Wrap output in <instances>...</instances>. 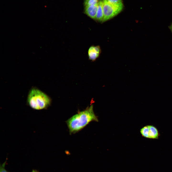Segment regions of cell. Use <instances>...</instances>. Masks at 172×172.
Listing matches in <instances>:
<instances>
[{
  "instance_id": "cell-1",
  "label": "cell",
  "mask_w": 172,
  "mask_h": 172,
  "mask_svg": "<svg viewBox=\"0 0 172 172\" xmlns=\"http://www.w3.org/2000/svg\"><path fill=\"white\" fill-rule=\"evenodd\" d=\"M92 121H98L97 117L94 112L93 105L84 111L78 112L69 119L66 123L71 134L81 130Z\"/></svg>"
},
{
  "instance_id": "cell-2",
  "label": "cell",
  "mask_w": 172,
  "mask_h": 172,
  "mask_svg": "<svg viewBox=\"0 0 172 172\" xmlns=\"http://www.w3.org/2000/svg\"><path fill=\"white\" fill-rule=\"evenodd\" d=\"M27 102L32 109L39 110L47 109L51 105V100L44 92L36 87H33L29 91Z\"/></svg>"
},
{
  "instance_id": "cell-3",
  "label": "cell",
  "mask_w": 172,
  "mask_h": 172,
  "mask_svg": "<svg viewBox=\"0 0 172 172\" xmlns=\"http://www.w3.org/2000/svg\"><path fill=\"white\" fill-rule=\"evenodd\" d=\"M103 2V17L102 22L106 21L117 15L122 11L123 8V3L114 4Z\"/></svg>"
},
{
  "instance_id": "cell-4",
  "label": "cell",
  "mask_w": 172,
  "mask_h": 172,
  "mask_svg": "<svg viewBox=\"0 0 172 172\" xmlns=\"http://www.w3.org/2000/svg\"><path fill=\"white\" fill-rule=\"evenodd\" d=\"M101 52V49L99 46H90L88 51V56L89 59L94 61L99 57Z\"/></svg>"
},
{
  "instance_id": "cell-5",
  "label": "cell",
  "mask_w": 172,
  "mask_h": 172,
  "mask_svg": "<svg viewBox=\"0 0 172 172\" xmlns=\"http://www.w3.org/2000/svg\"><path fill=\"white\" fill-rule=\"evenodd\" d=\"M98 6V3L95 5L85 6L84 13L88 17L95 19Z\"/></svg>"
},
{
  "instance_id": "cell-6",
  "label": "cell",
  "mask_w": 172,
  "mask_h": 172,
  "mask_svg": "<svg viewBox=\"0 0 172 172\" xmlns=\"http://www.w3.org/2000/svg\"><path fill=\"white\" fill-rule=\"evenodd\" d=\"M149 127L148 139H158L160 133L157 128L152 125H148Z\"/></svg>"
},
{
  "instance_id": "cell-7",
  "label": "cell",
  "mask_w": 172,
  "mask_h": 172,
  "mask_svg": "<svg viewBox=\"0 0 172 172\" xmlns=\"http://www.w3.org/2000/svg\"><path fill=\"white\" fill-rule=\"evenodd\" d=\"M103 1L100 0L98 3V6L95 20L100 22H102L103 17Z\"/></svg>"
},
{
  "instance_id": "cell-8",
  "label": "cell",
  "mask_w": 172,
  "mask_h": 172,
  "mask_svg": "<svg viewBox=\"0 0 172 172\" xmlns=\"http://www.w3.org/2000/svg\"><path fill=\"white\" fill-rule=\"evenodd\" d=\"M148 125L145 126L140 129V132L143 137L148 139Z\"/></svg>"
},
{
  "instance_id": "cell-9",
  "label": "cell",
  "mask_w": 172,
  "mask_h": 172,
  "mask_svg": "<svg viewBox=\"0 0 172 172\" xmlns=\"http://www.w3.org/2000/svg\"><path fill=\"white\" fill-rule=\"evenodd\" d=\"M99 0H85L84 5L85 6L94 5L97 4Z\"/></svg>"
},
{
  "instance_id": "cell-10",
  "label": "cell",
  "mask_w": 172,
  "mask_h": 172,
  "mask_svg": "<svg viewBox=\"0 0 172 172\" xmlns=\"http://www.w3.org/2000/svg\"><path fill=\"white\" fill-rule=\"evenodd\" d=\"M103 1L104 2L114 4L123 3L122 0H103Z\"/></svg>"
},
{
  "instance_id": "cell-11",
  "label": "cell",
  "mask_w": 172,
  "mask_h": 172,
  "mask_svg": "<svg viewBox=\"0 0 172 172\" xmlns=\"http://www.w3.org/2000/svg\"><path fill=\"white\" fill-rule=\"evenodd\" d=\"M6 161H5L2 164H0V172H9L5 168V166Z\"/></svg>"
},
{
  "instance_id": "cell-12",
  "label": "cell",
  "mask_w": 172,
  "mask_h": 172,
  "mask_svg": "<svg viewBox=\"0 0 172 172\" xmlns=\"http://www.w3.org/2000/svg\"><path fill=\"white\" fill-rule=\"evenodd\" d=\"M31 172H39L37 170L35 169H33Z\"/></svg>"
},
{
  "instance_id": "cell-13",
  "label": "cell",
  "mask_w": 172,
  "mask_h": 172,
  "mask_svg": "<svg viewBox=\"0 0 172 172\" xmlns=\"http://www.w3.org/2000/svg\"><path fill=\"white\" fill-rule=\"evenodd\" d=\"M169 28L172 32V24L171 26L169 27Z\"/></svg>"
}]
</instances>
